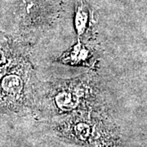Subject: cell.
Instances as JSON below:
<instances>
[{"label": "cell", "mask_w": 147, "mask_h": 147, "mask_svg": "<svg viewBox=\"0 0 147 147\" xmlns=\"http://www.w3.org/2000/svg\"><path fill=\"white\" fill-rule=\"evenodd\" d=\"M34 105L41 116L53 119L79 111L109 110L99 77L93 71L44 84Z\"/></svg>", "instance_id": "6da1fadb"}, {"label": "cell", "mask_w": 147, "mask_h": 147, "mask_svg": "<svg viewBox=\"0 0 147 147\" xmlns=\"http://www.w3.org/2000/svg\"><path fill=\"white\" fill-rule=\"evenodd\" d=\"M61 140L81 147H123L120 130L108 112L79 111L53 119Z\"/></svg>", "instance_id": "7a4b0ae2"}, {"label": "cell", "mask_w": 147, "mask_h": 147, "mask_svg": "<svg viewBox=\"0 0 147 147\" xmlns=\"http://www.w3.org/2000/svg\"><path fill=\"white\" fill-rule=\"evenodd\" d=\"M35 75L25 57L11 65L0 81V110L18 111L35 103Z\"/></svg>", "instance_id": "3957f363"}, {"label": "cell", "mask_w": 147, "mask_h": 147, "mask_svg": "<svg viewBox=\"0 0 147 147\" xmlns=\"http://www.w3.org/2000/svg\"><path fill=\"white\" fill-rule=\"evenodd\" d=\"M57 62L71 66L94 69L98 62V56L89 42L78 39V42L56 61Z\"/></svg>", "instance_id": "277c9868"}, {"label": "cell", "mask_w": 147, "mask_h": 147, "mask_svg": "<svg viewBox=\"0 0 147 147\" xmlns=\"http://www.w3.org/2000/svg\"><path fill=\"white\" fill-rule=\"evenodd\" d=\"M74 29L79 40L90 42L94 39L95 26L92 13L85 0H76Z\"/></svg>", "instance_id": "5b68a950"}]
</instances>
